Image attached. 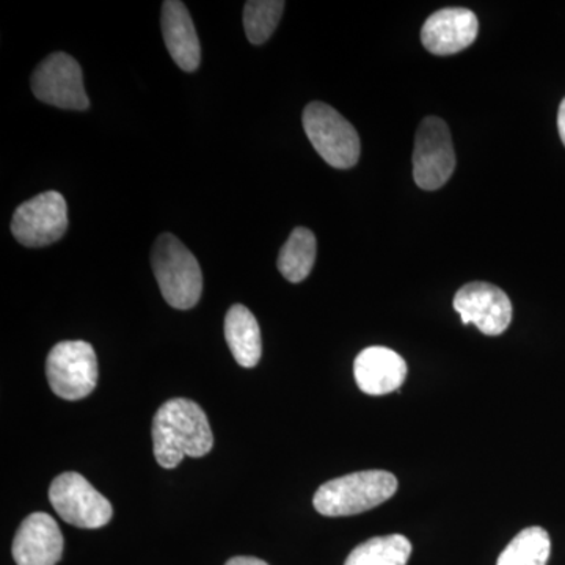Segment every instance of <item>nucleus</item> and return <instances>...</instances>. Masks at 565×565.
Wrapping results in <instances>:
<instances>
[{"instance_id":"4468645a","label":"nucleus","mask_w":565,"mask_h":565,"mask_svg":"<svg viewBox=\"0 0 565 565\" xmlns=\"http://www.w3.org/2000/svg\"><path fill=\"white\" fill-rule=\"evenodd\" d=\"M162 35L166 40L170 57L185 73L199 70L202 62V47L191 13L184 3L178 0H167L162 6Z\"/></svg>"},{"instance_id":"f8f14e48","label":"nucleus","mask_w":565,"mask_h":565,"mask_svg":"<svg viewBox=\"0 0 565 565\" xmlns=\"http://www.w3.org/2000/svg\"><path fill=\"white\" fill-rule=\"evenodd\" d=\"M479 22L468 9H444L435 11L424 22L422 41L435 55H452L467 50L478 36Z\"/></svg>"},{"instance_id":"0eeeda50","label":"nucleus","mask_w":565,"mask_h":565,"mask_svg":"<svg viewBox=\"0 0 565 565\" xmlns=\"http://www.w3.org/2000/svg\"><path fill=\"white\" fill-rule=\"evenodd\" d=\"M456 170L451 132L441 118L427 117L415 137L414 178L423 191L444 188Z\"/></svg>"},{"instance_id":"f257e3e1","label":"nucleus","mask_w":565,"mask_h":565,"mask_svg":"<svg viewBox=\"0 0 565 565\" xmlns=\"http://www.w3.org/2000/svg\"><path fill=\"white\" fill-rule=\"evenodd\" d=\"M214 446L210 422L199 404L185 397L167 401L152 419V451L167 470L177 468L184 457L210 455Z\"/></svg>"},{"instance_id":"1a4fd4ad","label":"nucleus","mask_w":565,"mask_h":565,"mask_svg":"<svg viewBox=\"0 0 565 565\" xmlns=\"http://www.w3.org/2000/svg\"><path fill=\"white\" fill-rule=\"evenodd\" d=\"M68 230V206L62 193L44 192L20 204L11 221V233L25 247L57 243Z\"/></svg>"},{"instance_id":"ddd939ff","label":"nucleus","mask_w":565,"mask_h":565,"mask_svg":"<svg viewBox=\"0 0 565 565\" xmlns=\"http://www.w3.org/2000/svg\"><path fill=\"white\" fill-rule=\"evenodd\" d=\"M356 385L371 396L396 392L407 377V363L399 353L382 345L364 349L353 363Z\"/></svg>"},{"instance_id":"7ed1b4c3","label":"nucleus","mask_w":565,"mask_h":565,"mask_svg":"<svg viewBox=\"0 0 565 565\" xmlns=\"http://www.w3.org/2000/svg\"><path fill=\"white\" fill-rule=\"evenodd\" d=\"M152 273L163 299L177 310H191L203 292L202 267L192 252L170 233L156 239L151 252Z\"/></svg>"},{"instance_id":"6ab92c4d","label":"nucleus","mask_w":565,"mask_h":565,"mask_svg":"<svg viewBox=\"0 0 565 565\" xmlns=\"http://www.w3.org/2000/svg\"><path fill=\"white\" fill-rule=\"evenodd\" d=\"M286 3L281 0H250L244 7V29L252 44H264L274 35Z\"/></svg>"},{"instance_id":"6e6552de","label":"nucleus","mask_w":565,"mask_h":565,"mask_svg":"<svg viewBox=\"0 0 565 565\" xmlns=\"http://www.w3.org/2000/svg\"><path fill=\"white\" fill-rule=\"evenodd\" d=\"M32 92L41 103L66 110H87L90 106L84 76L76 58L54 52L32 74Z\"/></svg>"},{"instance_id":"423d86ee","label":"nucleus","mask_w":565,"mask_h":565,"mask_svg":"<svg viewBox=\"0 0 565 565\" xmlns=\"http://www.w3.org/2000/svg\"><path fill=\"white\" fill-rule=\"evenodd\" d=\"M50 501L62 520L82 530L106 526L114 515L109 500L74 471H66L52 481Z\"/></svg>"},{"instance_id":"412c9836","label":"nucleus","mask_w":565,"mask_h":565,"mask_svg":"<svg viewBox=\"0 0 565 565\" xmlns=\"http://www.w3.org/2000/svg\"><path fill=\"white\" fill-rule=\"evenodd\" d=\"M557 129H559V137L565 147V98L561 103L559 111H557Z\"/></svg>"},{"instance_id":"aec40b11","label":"nucleus","mask_w":565,"mask_h":565,"mask_svg":"<svg viewBox=\"0 0 565 565\" xmlns=\"http://www.w3.org/2000/svg\"><path fill=\"white\" fill-rule=\"evenodd\" d=\"M225 565H269L264 563L263 559H258V557L252 556H236L232 557Z\"/></svg>"},{"instance_id":"dca6fc26","label":"nucleus","mask_w":565,"mask_h":565,"mask_svg":"<svg viewBox=\"0 0 565 565\" xmlns=\"http://www.w3.org/2000/svg\"><path fill=\"white\" fill-rule=\"evenodd\" d=\"M318 243L313 232L296 228L278 255V270L286 280L303 281L313 270Z\"/></svg>"},{"instance_id":"9d476101","label":"nucleus","mask_w":565,"mask_h":565,"mask_svg":"<svg viewBox=\"0 0 565 565\" xmlns=\"http://www.w3.org/2000/svg\"><path fill=\"white\" fill-rule=\"evenodd\" d=\"M452 305L465 326L475 323L487 337L504 333L512 322L511 299L492 282H467L456 292Z\"/></svg>"},{"instance_id":"20e7f679","label":"nucleus","mask_w":565,"mask_h":565,"mask_svg":"<svg viewBox=\"0 0 565 565\" xmlns=\"http://www.w3.org/2000/svg\"><path fill=\"white\" fill-rule=\"evenodd\" d=\"M303 128L315 150L329 166L345 170L359 162L362 152L359 132L329 104H308L303 110Z\"/></svg>"},{"instance_id":"2eb2a0df","label":"nucleus","mask_w":565,"mask_h":565,"mask_svg":"<svg viewBox=\"0 0 565 565\" xmlns=\"http://www.w3.org/2000/svg\"><path fill=\"white\" fill-rule=\"evenodd\" d=\"M225 340L234 360L243 367H255L262 360V330L244 305H233L225 318Z\"/></svg>"},{"instance_id":"f3484780","label":"nucleus","mask_w":565,"mask_h":565,"mask_svg":"<svg viewBox=\"0 0 565 565\" xmlns=\"http://www.w3.org/2000/svg\"><path fill=\"white\" fill-rule=\"evenodd\" d=\"M412 544L405 535L373 537L352 550L344 565H407Z\"/></svg>"},{"instance_id":"f03ea898","label":"nucleus","mask_w":565,"mask_h":565,"mask_svg":"<svg viewBox=\"0 0 565 565\" xmlns=\"http://www.w3.org/2000/svg\"><path fill=\"white\" fill-rule=\"evenodd\" d=\"M396 490V476L390 471H356L319 487L313 504L316 511L326 516L363 514L388 501Z\"/></svg>"},{"instance_id":"39448f33","label":"nucleus","mask_w":565,"mask_h":565,"mask_svg":"<svg viewBox=\"0 0 565 565\" xmlns=\"http://www.w3.org/2000/svg\"><path fill=\"white\" fill-rule=\"evenodd\" d=\"M46 377L54 394L65 401H79L98 384L95 349L85 341H62L47 355Z\"/></svg>"},{"instance_id":"a211bd4d","label":"nucleus","mask_w":565,"mask_h":565,"mask_svg":"<svg viewBox=\"0 0 565 565\" xmlns=\"http://www.w3.org/2000/svg\"><path fill=\"white\" fill-rule=\"evenodd\" d=\"M552 553V541L544 527L531 526L520 531L505 546L497 565H546Z\"/></svg>"},{"instance_id":"9b49d317","label":"nucleus","mask_w":565,"mask_h":565,"mask_svg":"<svg viewBox=\"0 0 565 565\" xmlns=\"http://www.w3.org/2000/svg\"><path fill=\"white\" fill-rule=\"evenodd\" d=\"M18 565H55L62 559L63 535L50 514L35 512L21 523L11 546Z\"/></svg>"}]
</instances>
